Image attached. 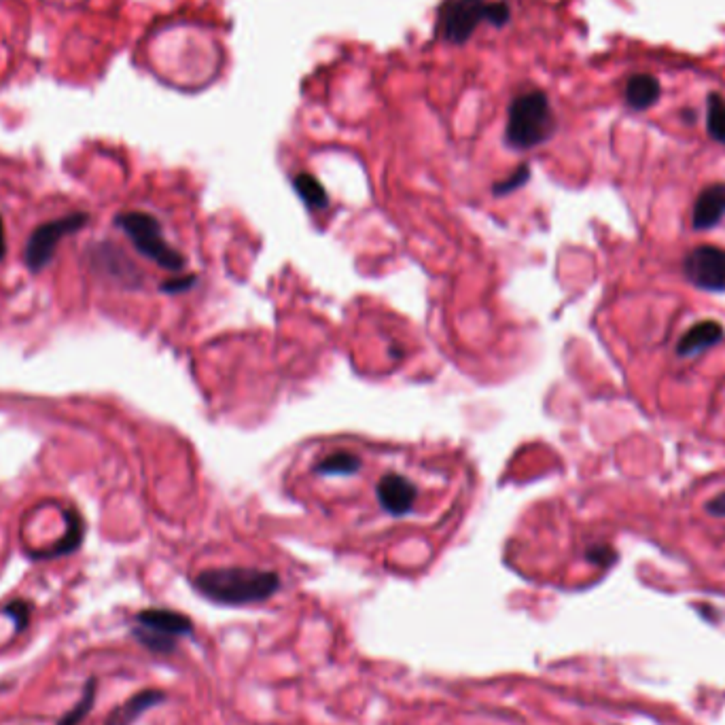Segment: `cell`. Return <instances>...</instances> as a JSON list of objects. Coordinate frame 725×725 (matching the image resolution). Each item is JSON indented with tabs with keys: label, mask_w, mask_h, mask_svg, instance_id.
I'll list each match as a JSON object with an SVG mask.
<instances>
[{
	"label": "cell",
	"mask_w": 725,
	"mask_h": 725,
	"mask_svg": "<svg viewBox=\"0 0 725 725\" xmlns=\"http://www.w3.org/2000/svg\"><path fill=\"white\" fill-rule=\"evenodd\" d=\"M291 482L314 507L357 509L393 524L454 507L463 494L461 473L448 458L350 437L304 448L293 463Z\"/></svg>",
	"instance_id": "6da1fadb"
},
{
	"label": "cell",
	"mask_w": 725,
	"mask_h": 725,
	"mask_svg": "<svg viewBox=\"0 0 725 725\" xmlns=\"http://www.w3.org/2000/svg\"><path fill=\"white\" fill-rule=\"evenodd\" d=\"M193 586L217 605L246 607L270 600L280 590V577L253 567H217L198 573Z\"/></svg>",
	"instance_id": "7a4b0ae2"
},
{
	"label": "cell",
	"mask_w": 725,
	"mask_h": 725,
	"mask_svg": "<svg viewBox=\"0 0 725 725\" xmlns=\"http://www.w3.org/2000/svg\"><path fill=\"white\" fill-rule=\"evenodd\" d=\"M115 227H119L126 238L132 242L138 255H143L147 261L155 263L157 268L166 272H183L187 265V257L174 249L166 240L164 227L157 217L145 210H128L119 212L115 217Z\"/></svg>",
	"instance_id": "3957f363"
},
{
	"label": "cell",
	"mask_w": 725,
	"mask_h": 725,
	"mask_svg": "<svg viewBox=\"0 0 725 725\" xmlns=\"http://www.w3.org/2000/svg\"><path fill=\"white\" fill-rule=\"evenodd\" d=\"M556 130V117L547 96L539 90L520 94L509 106L507 143L516 149L543 145Z\"/></svg>",
	"instance_id": "277c9868"
},
{
	"label": "cell",
	"mask_w": 725,
	"mask_h": 725,
	"mask_svg": "<svg viewBox=\"0 0 725 725\" xmlns=\"http://www.w3.org/2000/svg\"><path fill=\"white\" fill-rule=\"evenodd\" d=\"M509 9L503 3L488 0H448L439 15V32L450 43H465L477 26H499L507 20Z\"/></svg>",
	"instance_id": "5b68a950"
},
{
	"label": "cell",
	"mask_w": 725,
	"mask_h": 725,
	"mask_svg": "<svg viewBox=\"0 0 725 725\" xmlns=\"http://www.w3.org/2000/svg\"><path fill=\"white\" fill-rule=\"evenodd\" d=\"M193 634V622L185 613L172 609H145L136 613L134 636L149 651L168 656L176 649V639Z\"/></svg>",
	"instance_id": "8992f818"
},
{
	"label": "cell",
	"mask_w": 725,
	"mask_h": 725,
	"mask_svg": "<svg viewBox=\"0 0 725 725\" xmlns=\"http://www.w3.org/2000/svg\"><path fill=\"white\" fill-rule=\"evenodd\" d=\"M87 223H90V215H87V212H70L66 217L41 223L26 240L24 246L26 268L32 274L43 272L53 261V257H56L60 240L81 232Z\"/></svg>",
	"instance_id": "52a82bcc"
},
{
	"label": "cell",
	"mask_w": 725,
	"mask_h": 725,
	"mask_svg": "<svg viewBox=\"0 0 725 725\" xmlns=\"http://www.w3.org/2000/svg\"><path fill=\"white\" fill-rule=\"evenodd\" d=\"M683 274L689 285L706 293L725 291V249L715 244L694 246L683 259Z\"/></svg>",
	"instance_id": "ba28073f"
},
{
	"label": "cell",
	"mask_w": 725,
	"mask_h": 725,
	"mask_svg": "<svg viewBox=\"0 0 725 725\" xmlns=\"http://www.w3.org/2000/svg\"><path fill=\"white\" fill-rule=\"evenodd\" d=\"M90 263L98 274L109 276V280L123 289H138L143 285V274L126 257V253L119 251L111 242H102L90 249Z\"/></svg>",
	"instance_id": "9c48e42d"
},
{
	"label": "cell",
	"mask_w": 725,
	"mask_h": 725,
	"mask_svg": "<svg viewBox=\"0 0 725 725\" xmlns=\"http://www.w3.org/2000/svg\"><path fill=\"white\" fill-rule=\"evenodd\" d=\"M725 217V183L704 187L692 208V227L696 232L717 227Z\"/></svg>",
	"instance_id": "30bf717a"
},
{
	"label": "cell",
	"mask_w": 725,
	"mask_h": 725,
	"mask_svg": "<svg viewBox=\"0 0 725 725\" xmlns=\"http://www.w3.org/2000/svg\"><path fill=\"white\" fill-rule=\"evenodd\" d=\"M725 340V329L717 321H700L689 327L677 342V355L683 359L698 357Z\"/></svg>",
	"instance_id": "8fae6325"
},
{
	"label": "cell",
	"mask_w": 725,
	"mask_h": 725,
	"mask_svg": "<svg viewBox=\"0 0 725 725\" xmlns=\"http://www.w3.org/2000/svg\"><path fill=\"white\" fill-rule=\"evenodd\" d=\"M64 520H66V535L53 543L47 550H39V552H30V558L34 560H53V558H62L68 554H75L81 543H83V535H85V522L79 516L77 509H68L64 511Z\"/></svg>",
	"instance_id": "7c38bea8"
},
{
	"label": "cell",
	"mask_w": 725,
	"mask_h": 725,
	"mask_svg": "<svg viewBox=\"0 0 725 725\" xmlns=\"http://www.w3.org/2000/svg\"><path fill=\"white\" fill-rule=\"evenodd\" d=\"M166 702V694L162 689H143V692L134 694L130 700L123 702L121 706L109 715L104 725H132L136 719L143 717L153 706Z\"/></svg>",
	"instance_id": "4fadbf2b"
},
{
	"label": "cell",
	"mask_w": 725,
	"mask_h": 725,
	"mask_svg": "<svg viewBox=\"0 0 725 725\" xmlns=\"http://www.w3.org/2000/svg\"><path fill=\"white\" fill-rule=\"evenodd\" d=\"M624 98L632 111H645V109H649V106L658 102L660 83L653 75L636 73V75L628 77V81H626Z\"/></svg>",
	"instance_id": "5bb4252c"
},
{
	"label": "cell",
	"mask_w": 725,
	"mask_h": 725,
	"mask_svg": "<svg viewBox=\"0 0 725 725\" xmlns=\"http://www.w3.org/2000/svg\"><path fill=\"white\" fill-rule=\"evenodd\" d=\"M706 130L719 145H725V102L719 94H711L706 100Z\"/></svg>",
	"instance_id": "9a60e30c"
},
{
	"label": "cell",
	"mask_w": 725,
	"mask_h": 725,
	"mask_svg": "<svg viewBox=\"0 0 725 725\" xmlns=\"http://www.w3.org/2000/svg\"><path fill=\"white\" fill-rule=\"evenodd\" d=\"M96 687H98L96 679L87 681L81 700L58 721V725H79L87 715H90L92 706H94V700H96Z\"/></svg>",
	"instance_id": "2e32d148"
},
{
	"label": "cell",
	"mask_w": 725,
	"mask_h": 725,
	"mask_svg": "<svg viewBox=\"0 0 725 725\" xmlns=\"http://www.w3.org/2000/svg\"><path fill=\"white\" fill-rule=\"evenodd\" d=\"M3 613L7 617H11L13 624L17 626V630H26V626L30 624V613H32V607L30 603H26V600L17 598V600H11L9 605H5Z\"/></svg>",
	"instance_id": "e0dca14e"
},
{
	"label": "cell",
	"mask_w": 725,
	"mask_h": 725,
	"mask_svg": "<svg viewBox=\"0 0 725 725\" xmlns=\"http://www.w3.org/2000/svg\"><path fill=\"white\" fill-rule=\"evenodd\" d=\"M586 558L598 567H611V564L617 560V554L611 550L609 545H592L590 550L586 552Z\"/></svg>",
	"instance_id": "ac0fdd59"
},
{
	"label": "cell",
	"mask_w": 725,
	"mask_h": 725,
	"mask_svg": "<svg viewBox=\"0 0 725 725\" xmlns=\"http://www.w3.org/2000/svg\"><path fill=\"white\" fill-rule=\"evenodd\" d=\"M704 509H706V514L713 518H725V492L715 494V497L704 505Z\"/></svg>",
	"instance_id": "d6986e66"
},
{
	"label": "cell",
	"mask_w": 725,
	"mask_h": 725,
	"mask_svg": "<svg viewBox=\"0 0 725 725\" xmlns=\"http://www.w3.org/2000/svg\"><path fill=\"white\" fill-rule=\"evenodd\" d=\"M7 257V234H5V221L0 217V261Z\"/></svg>",
	"instance_id": "ffe728a7"
}]
</instances>
